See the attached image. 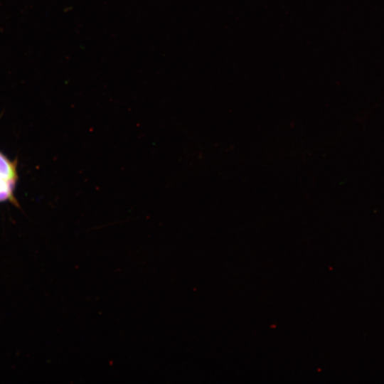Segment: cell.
Returning <instances> with one entry per match:
<instances>
[{"mask_svg":"<svg viewBox=\"0 0 384 384\" xmlns=\"http://www.w3.org/2000/svg\"><path fill=\"white\" fill-rule=\"evenodd\" d=\"M16 176L15 164L0 152V177L8 181H15Z\"/></svg>","mask_w":384,"mask_h":384,"instance_id":"1","label":"cell"},{"mask_svg":"<svg viewBox=\"0 0 384 384\" xmlns=\"http://www.w3.org/2000/svg\"><path fill=\"white\" fill-rule=\"evenodd\" d=\"M14 183L15 181H8L0 177V201L11 198Z\"/></svg>","mask_w":384,"mask_h":384,"instance_id":"2","label":"cell"}]
</instances>
